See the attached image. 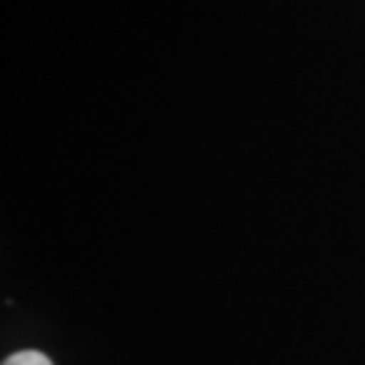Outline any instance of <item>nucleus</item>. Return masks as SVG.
I'll return each instance as SVG.
<instances>
[{"instance_id":"1","label":"nucleus","mask_w":365,"mask_h":365,"mask_svg":"<svg viewBox=\"0 0 365 365\" xmlns=\"http://www.w3.org/2000/svg\"><path fill=\"white\" fill-rule=\"evenodd\" d=\"M3 365H52V360L46 357V354L41 352H33V349H27V352H16L11 354L9 360Z\"/></svg>"}]
</instances>
